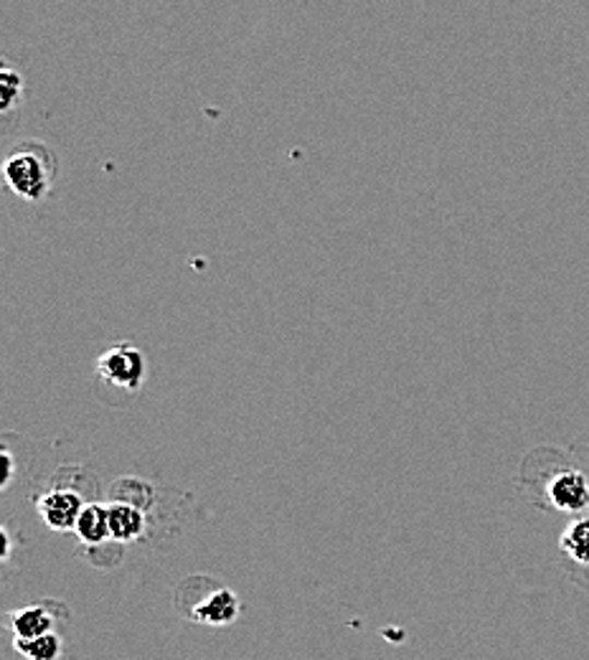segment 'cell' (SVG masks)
Wrapping results in <instances>:
<instances>
[{"instance_id":"6da1fadb","label":"cell","mask_w":589,"mask_h":660,"mask_svg":"<svg viewBox=\"0 0 589 660\" xmlns=\"http://www.w3.org/2000/svg\"><path fill=\"white\" fill-rule=\"evenodd\" d=\"M59 176V155L44 140H21L3 161V180L26 203H42Z\"/></svg>"},{"instance_id":"7a4b0ae2","label":"cell","mask_w":589,"mask_h":660,"mask_svg":"<svg viewBox=\"0 0 589 660\" xmlns=\"http://www.w3.org/2000/svg\"><path fill=\"white\" fill-rule=\"evenodd\" d=\"M97 374L122 391H138L148 379L145 353L132 343H115L97 358Z\"/></svg>"},{"instance_id":"3957f363","label":"cell","mask_w":589,"mask_h":660,"mask_svg":"<svg viewBox=\"0 0 589 660\" xmlns=\"http://www.w3.org/2000/svg\"><path fill=\"white\" fill-rule=\"evenodd\" d=\"M84 506L86 503L82 500V495L76 491L54 488L49 493H44L42 498L36 500V514L44 521L46 529L67 533V531H74V526H76V521H80Z\"/></svg>"},{"instance_id":"277c9868","label":"cell","mask_w":589,"mask_h":660,"mask_svg":"<svg viewBox=\"0 0 589 660\" xmlns=\"http://www.w3.org/2000/svg\"><path fill=\"white\" fill-rule=\"evenodd\" d=\"M546 500L562 514H579L589 506V481L579 470H562L546 483Z\"/></svg>"},{"instance_id":"5b68a950","label":"cell","mask_w":589,"mask_h":660,"mask_svg":"<svg viewBox=\"0 0 589 660\" xmlns=\"http://www.w3.org/2000/svg\"><path fill=\"white\" fill-rule=\"evenodd\" d=\"M239 612H242L239 597L234 594L229 587H219L211 594L203 597L201 602L193 604L191 617L196 623L209 627H226L239 617Z\"/></svg>"},{"instance_id":"8992f818","label":"cell","mask_w":589,"mask_h":660,"mask_svg":"<svg viewBox=\"0 0 589 660\" xmlns=\"http://www.w3.org/2000/svg\"><path fill=\"white\" fill-rule=\"evenodd\" d=\"M107 508H109V531H113V541H117V544H132V541L145 537L148 531L145 508H140L136 503L122 498L107 503Z\"/></svg>"},{"instance_id":"52a82bcc","label":"cell","mask_w":589,"mask_h":660,"mask_svg":"<svg viewBox=\"0 0 589 660\" xmlns=\"http://www.w3.org/2000/svg\"><path fill=\"white\" fill-rule=\"evenodd\" d=\"M76 539L84 546H99L105 541H113V531H109V508L105 503H86L80 521L74 526Z\"/></svg>"},{"instance_id":"ba28073f","label":"cell","mask_w":589,"mask_h":660,"mask_svg":"<svg viewBox=\"0 0 589 660\" xmlns=\"http://www.w3.org/2000/svg\"><path fill=\"white\" fill-rule=\"evenodd\" d=\"M13 638H38V635L54 630V615L44 604H26L8 615Z\"/></svg>"},{"instance_id":"9c48e42d","label":"cell","mask_w":589,"mask_h":660,"mask_svg":"<svg viewBox=\"0 0 589 660\" xmlns=\"http://www.w3.org/2000/svg\"><path fill=\"white\" fill-rule=\"evenodd\" d=\"M15 653L23 656L26 660H59L64 643L57 633H44L38 638H13Z\"/></svg>"},{"instance_id":"30bf717a","label":"cell","mask_w":589,"mask_h":660,"mask_svg":"<svg viewBox=\"0 0 589 660\" xmlns=\"http://www.w3.org/2000/svg\"><path fill=\"white\" fill-rule=\"evenodd\" d=\"M559 549L575 564L589 567V518H577V521L567 523L559 539Z\"/></svg>"},{"instance_id":"8fae6325","label":"cell","mask_w":589,"mask_h":660,"mask_svg":"<svg viewBox=\"0 0 589 660\" xmlns=\"http://www.w3.org/2000/svg\"><path fill=\"white\" fill-rule=\"evenodd\" d=\"M23 86H26L23 84V74L5 61L3 69H0V109L3 113H11V109L21 105Z\"/></svg>"},{"instance_id":"7c38bea8","label":"cell","mask_w":589,"mask_h":660,"mask_svg":"<svg viewBox=\"0 0 589 660\" xmlns=\"http://www.w3.org/2000/svg\"><path fill=\"white\" fill-rule=\"evenodd\" d=\"M0 458H3V481H0V488L8 491V485H11L13 475H15V460H13V455H11V450H8V447L0 450Z\"/></svg>"},{"instance_id":"4fadbf2b","label":"cell","mask_w":589,"mask_h":660,"mask_svg":"<svg viewBox=\"0 0 589 660\" xmlns=\"http://www.w3.org/2000/svg\"><path fill=\"white\" fill-rule=\"evenodd\" d=\"M11 552H13L11 533H8V529H0V559L3 562L11 559Z\"/></svg>"}]
</instances>
